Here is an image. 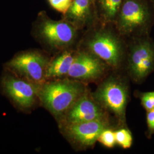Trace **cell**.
I'll use <instances>...</instances> for the list:
<instances>
[{
	"mask_svg": "<svg viewBox=\"0 0 154 154\" xmlns=\"http://www.w3.org/2000/svg\"><path fill=\"white\" fill-rule=\"evenodd\" d=\"M123 71L131 82L139 85L154 72V40L150 35L127 39Z\"/></svg>",
	"mask_w": 154,
	"mask_h": 154,
	"instance_id": "cell-6",
	"label": "cell"
},
{
	"mask_svg": "<svg viewBox=\"0 0 154 154\" xmlns=\"http://www.w3.org/2000/svg\"><path fill=\"white\" fill-rule=\"evenodd\" d=\"M114 127H110L104 130L100 134L98 139V142L101 144L107 149H113L115 147L116 143Z\"/></svg>",
	"mask_w": 154,
	"mask_h": 154,
	"instance_id": "cell-16",
	"label": "cell"
},
{
	"mask_svg": "<svg viewBox=\"0 0 154 154\" xmlns=\"http://www.w3.org/2000/svg\"><path fill=\"white\" fill-rule=\"evenodd\" d=\"M88 88V85L69 78L47 81L40 88V105L58 122Z\"/></svg>",
	"mask_w": 154,
	"mask_h": 154,
	"instance_id": "cell-4",
	"label": "cell"
},
{
	"mask_svg": "<svg viewBox=\"0 0 154 154\" xmlns=\"http://www.w3.org/2000/svg\"><path fill=\"white\" fill-rule=\"evenodd\" d=\"M114 25L127 39L150 35L154 25V5L151 0H123Z\"/></svg>",
	"mask_w": 154,
	"mask_h": 154,
	"instance_id": "cell-5",
	"label": "cell"
},
{
	"mask_svg": "<svg viewBox=\"0 0 154 154\" xmlns=\"http://www.w3.org/2000/svg\"><path fill=\"white\" fill-rule=\"evenodd\" d=\"M41 86L11 72L6 74L1 81V87L6 96L18 109L23 111H30L40 103Z\"/></svg>",
	"mask_w": 154,
	"mask_h": 154,
	"instance_id": "cell-9",
	"label": "cell"
},
{
	"mask_svg": "<svg viewBox=\"0 0 154 154\" xmlns=\"http://www.w3.org/2000/svg\"><path fill=\"white\" fill-rule=\"evenodd\" d=\"M131 80L123 70H111L92 91L95 99L116 121L118 127L127 126V107L130 99Z\"/></svg>",
	"mask_w": 154,
	"mask_h": 154,
	"instance_id": "cell-3",
	"label": "cell"
},
{
	"mask_svg": "<svg viewBox=\"0 0 154 154\" xmlns=\"http://www.w3.org/2000/svg\"><path fill=\"white\" fill-rule=\"evenodd\" d=\"M111 70L105 62L86 51L77 49L67 78L88 85L98 84Z\"/></svg>",
	"mask_w": 154,
	"mask_h": 154,
	"instance_id": "cell-10",
	"label": "cell"
},
{
	"mask_svg": "<svg viewBox=\"0 0 154 154\" xmlns=\"http://www.w3.org/2000/svg\"><path fill=\"white\" fill-rule=\"evenodd\" d=\"M109 118L114 119L94 99L88 88L57 122L61 126Z\"/></svg>",
	"mask_w": 154,
	"mask_h": 154,
	"instance_id": "cell-11",
	"label": "cell"
},
{
	"mask_svg": "<svg viewBox=\"0 0 154 154\" xmlns=\"http://www.w3.org/2000/svg\"><path fill=\"white\" fill-rule=\"evenodd\" d=\"M134 96L140 100V104L146 111L154 110V91H140L135 90Z\"/></svg>",
	"mask_w": 154,
	"mask_h": 154,
	"instance_id": "cell-17",
	"label": "cell"
},
{
	"mask_svg": "<svg viewBox=\"0 0 154 154\" xmlns=\"http://www.w3.org/2000/svg\"><path fill=\"white\" fill-rule=\"evenodd\" d=\"M147 130L145 132L147 139H151L154 135V110L146 111Z\"/></svg>",
	"mask_w": 154,
	"mask_h": 154,
	"instance_id": "cell-19",
	"label": "cell"
},
{
	"mask_svg": "<svg viewBox=\"0 0 154 154\" xmlns=\"http://www.w3.org/2000/svg\"><path fill=\"white\" fill-rule=\"evenodd\" d=\"M32 33L44 50L53 55L66 50L77 49L83 31L65 18L54 20L46 11H41L33 22Z\"/></svg>",
	"mask_w": 154,
	"mask_h": 154,
	"instance_id": "cell-2",
	"label": "cell"
},
{
	"mask_svg": "<svg viewBox=\"0 0 154 154\" xmlns=\"http://www.w3.org/2000/svg\"><path fill=\"white\" fill-rule=\"evenodd\" d=\"M61 18L83 32L93 26L99 22L95 0H72L69 11Z\"/></svg>",
	"mask_w": 154,
	"mask_h": 154,
	"instance_id": "cell-12",
	"label": "cell"
},
{
	"mask_svg": "<svg viewBox=\"0 0 154 154\" xmlns=\"http://www.w3.org/2000/svg\"><path fill=\"white\" fill-rule=\"evenodd\" d=\"M127 40L114 24L98 22L83 32L78 49L97 57L112 70H123Z\"/></svg>",
	"mask_w": 154,
	"mask_h": 154,
	"instance_id": "cell-1",
	"label": "cell"
},
{
	"mask_svg": "<svg viewBox=\"0 0 154 154\" xmlns=\"http://www.w3.org/2000/svg\"><path fill=\"white\" fill-rule=\"evenodd\" d=\"M116 143L122 149H127L132 147L134 137L128 126L118 127L115 129Z\"/></svg>",
	"mask_w": 154,
	"mask_h": 154,
	"instance_id": "cell-15",
	"label": "cell"
},
{
	"mask_svg": "<svg viewBox=\"0 0 154 154\" xmlns=\"http://www.w3.org/2000/svg\"><path fill=\"white\" fill-rule=\"evenodd\" d=\"M76 51L77 49L66 50L51 56L46 72V81L67 78Z\"/></svg>",
	"mask_w": 154,
	"mask_h": 154,
	"instance_id": "cell-13",
	"label": "cell"
},
{
	"mask_svg": "<svg viewBox=\"0 0 154 154\" xmlns=\"http://www.w3.org/2000/svg\"><path fill=\"white\" fill-rule=\"evenodd\" d=\"M151 2H152V4H154V0H151Z\"/></svg>",
	"mask_w": 154,
	"mask_h": 154,
	"instance_id": "cell-20",
	"label": "cell"
},
{
	"mask_svg": "<svg viewBox=\"0 0 154 154\" xmlns=\"http://www.w3.org/2000/svg\"><path fill=\"white\" fill-rule=\"evenodd\" d=\"M72 0H48L50 7L64 16L69 11Z\"/></svg>",
	"mask_w": 154,
	"mask_h": 154,
	"instance_id": "cell-18",
	"label": "cell"
},
{
	"mask_svg": "<svg viewBox=\"0 0 154 154\" xmlns=\"http://www.w3.org/2000/svg\"><path fill=\"white\" fill-rule=\"evenodd\" d=\"M118 126L112 118L85 122L59 126L61 134L76 151L93 149L102 132Z\"/></svg>",
	"mask_w": 154,
	"mask_h": 154,
	"instance_id": "cell-8",
	"label": "cell"
},
{
	"mask_svg": "<svg viewBox=\"0 0 154 154\" xmlns=\"http://www.w3.org/2000/svg\"><path fill=\"white\" fill-rule=\"evenodd\" d=\"M123 0H95L99 21L114 24Z\"/></svg>",
	"mask_w": 154,
	"mask_h": 154,
	"instance_id": "cell-14",
	"label": "cell"
},
{
	"mask_svg": "<svg viewBox=\"0 0 154 154\" xmlns=\"http://www.w3.org/2000/svg\"><path fill=\"white\" fill-rule=\"evenodd\" d=\"M51 57L44 50H27L16 54L5 67L17 76L42 85L47 81L46 72Z\"/></svg>",
	"mask_w": 154,
	"mask_h": 154,
	"instance_id": "cell-7",
	"label": "cell"
}]
</instances>
